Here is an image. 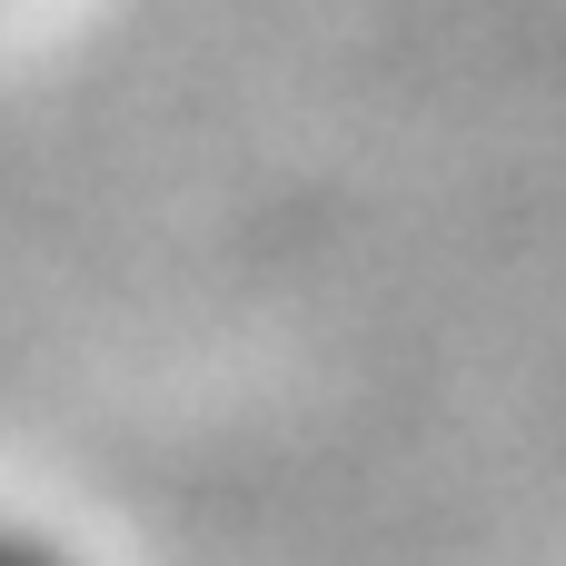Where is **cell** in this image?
Masks as SVG:
<instances>
[{
  "instance_id": "1",
  "label": "cell",
  "mask_w": 566,
  "mask_h": 566,
  "mask_svg": "<svg viewBox=\"0 0 566 566\" xmlns=\"http://www.w3.org/2000/svg\"><path fill=\"white\" fill-rule=\"evenodd\" d=\"M0 566H80L60 537H40V527H20V517H0Z\"/></svg>"
}]
</instances>
